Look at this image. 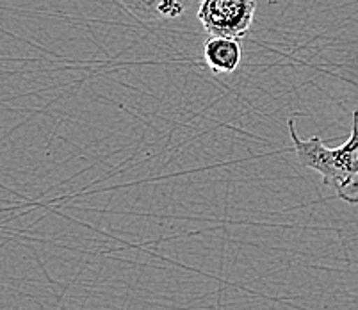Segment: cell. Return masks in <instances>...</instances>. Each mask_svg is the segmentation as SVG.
Masks as SVG:
<instances>
[{
    "instance_id": "2",
    "label": "cell",
    "mask_w": 358,
    "mask_h": 310,
    "mask_svg": "<svg viewBox=\"0 0 358 310\" xmlns=\"http://www.w3.org/2000/svg\"><path fill=\"white\" fill-rule=\"evenodd\" d=\"M255 0H200L196 16L210 36L241 40L255 18Z\"/></svg>"
},
{
    "instance_id": "3",
    "label": "cell",
    "mask_w": 358,
    "mask_h": 310,
    "mask_svg": "<svg viewBox=\"0 0 358 310\" xmlns=\"http://www.w3.org/2000/svg\"><path fill=\"white\" fill-rule=\"evenodd\" d=\"M196 0H122V4L146 25L175 22L189 11Z\"/></svg>"
},
{
    "instance_id": "4",
    "label": "cell",
    "mask_w": 358,
    "mask_h": 310,
    "mask_svg": "<svg viewBox=\"0 0 358 310\" xmlns=\"http://www.w3.org/2000/svg\"><path fill=\"white\" fill-rule=\"evenodd\" d=\"M243 59L239 40L210 36L203 45V61L214 73H232Z\"/></svg>"
},
{
    "instance_id": "1",
    "label": "cell",
    "mask_w": 358,
    "mask_h": 310,
    "mask_svg": "<svg viewBox=\"0 0 358 310\" xmlns=\"http://www.w3.org/2000/svg\"><path fill=\"white\" fill-rule=\"evenodd\" d=\"M298 162L303 168L319 173L341 200L358 205V111L353 113V125L346 143L330 148L317 136L301 139L296 132L294 120L287 123Z\"/></svg>"
}]
</instances>
